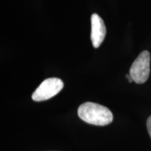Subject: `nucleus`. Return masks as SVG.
<instances>
[{
    "label": "nucleus",
    "instance_id": "f257e3e1",
    "mask_svg": "<svg viewBox=\"0 0 151 151\" xmlns=\"http://www.w3.org/2000/svg\"><path fill=\"white\" fill-rule=\"evenodd\" d=\"M78 115L84 122L98 126L107 125L113 119L112 113L107 107L93 102L82 104L78 107Z\"/></svg>",
    "mask_w": 151,
    "mask_h": 151
},
{
    "label": "nucleus",
    "instance_id": "f03ea898",
    "mask_svg": "<svg viewBox=\"0 0 151 151\" xmlns=\"http://www.w3.org/2000/svg\"><path fill=\"white\" fill-rule=\"evenodd\" d=\"M150 55L147 50L141 52L133 62L129 69V75L136 83H144L150 74Z\"/></svg>",
    "mask_w": 151,
    "mask_h": 151
},
{
    "label": "nucleus",
    "instance_id": "7ed1b4c3",
    "mask_svg": "<svg viewBox=\"0 0 151 151\" xmlns=\"http://www.w3.org/2000/svg\"><path fill=\"white\" fill-rule=\"evenodd\" d=\"M64 83L58 78H49L41 83L32 96L35 101L48 100L58 94L63 88Z\"/></svg>",
    "mask_w": 151,
    "mask_h": 151
},
{
    "label": "nucleus",
    "instance_id": "20e7f679",
    "mask_svg": "<svg viewBox=\"0 0 151 151\" xmlns=\"http://www.w3.org/2000/svg\"><path fill=\"white\" fill-rule=\"evenodd\" d=\"M106 34V29L104 20L99 15L93 14L91 16V41L94 48L100 46Z\"/></svg>",
    "mask_w": 151,
    "mask_h": 151
},
{
    "label": "nucleus",
    "instance_id": "39448f33",
    "mask_svg": "<svg viewBox=\"0 0 151 151\" xmlns=\"http://www.w3.org/2000/svg\"><path fill=\"white\" fill-rule=\"evenodd\" d=\"M146 125H147V129H148V134L151 138V116L149 117L148 120H147Z\"/></svg>",
    "mask_w": 151,
    "mask_h": 151
},
{
    "label": "nucleus",
    "instance_id": "423d86ee",
    "mask_svg": "<svg viewBox=\"0 0 151 151\" xmlns=\"http://www.w3.org/2000/svg\"><path fill=\"white\" fill-rule=\"evenodd\" d=\"M126 77H127L128 80H129V82L131 83L132 81H133V80H132V78H131V76H130V75H126Z\"/></svg>",
    "mask_w": 151,
    "mask_h": 151
}]
</instances>
